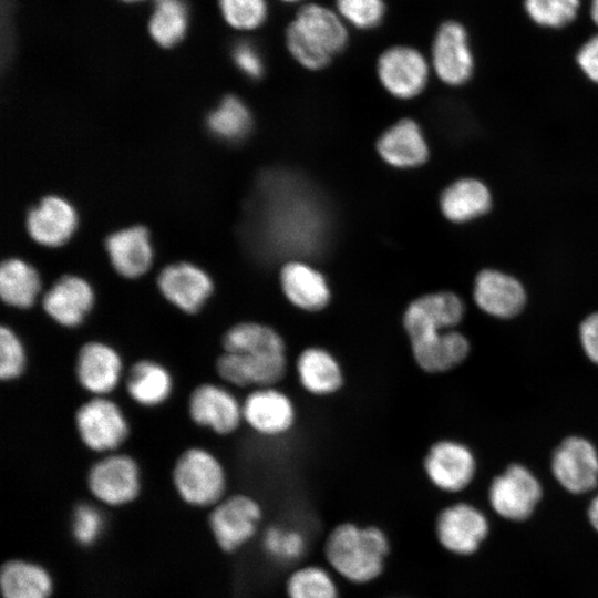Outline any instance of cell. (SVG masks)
I'll return each mask as SVG.
<instances>
[{
	"label": "cell",
	"mask_w": 598,
	"mask_h": 598,
	"mask_svg": "<svg viewBox=\"0 0 598 598\" xmlns=\"http://www.w3.org/2000/svg\"><path fill=\"white\" fill-rule=\"evenodd\" d=\"M224 352L216 361L218 375L228 384L246 388L271 386L285 378L286 342L271 326L243 321L223 336Z\"/></svg>",
	"instance_id": "1"
},
{
	"label": "cell",
	"mask_w": 598,
	"mask_h": 598,
	"mask_svg": "<svg viewBox=\"0 0 598 598\" xmlns=\"http://www.w3.org/2000/svg\"><path fill=\"white\" fill-rule=\"evenodd\" d=\"M348 32L340 18L319 4L301 7L286 31V44L303 68L321 70L343 51Z\"/></svg>",
	"instance_id": "2"
},
{
	"label": "cell",
	"mask_w": 598,
	"mask_h": 598,
	"mask_svg": "<svg viewBox=\"0 0 598 598\" xmlns=\"http://www.w3.org/2000/svg\"><path fill=\"white\" fill-rule=\"evenodd\" d=\"M389 553V542L377 527L353 524L337 526L326 544L330 565L352 582H367L377 578Z\"/></svg>",
	"instance_id": "3"
},
{
	"label": "cell",
	"mask_w": 598,
	"mask_h": 598,
	"mask_svg": "<svg viewBox=\"0 0 598 598\" xmlns=\"http://www.w3.org/2000/svg\"><path fill=\"white\" fill-rule=\"evenodd\" d=\"M173 484L185 503L206 507L220 502L226 488V473L212 452L203 447H190L176 460Z\"/></svg>",
	"instance_id": "4"
},
{
	"label": "cell",
	"mask_w": 598,
	"mask_h": 598,
	"mask_svg": "<svg viewBox=\"0 0 598 598\" xmlns=\"http://www.w3.org/2000/svg\"><path fill=\"white\" fill-rule=\"evenodd\" d=\"M75 426L82 443L89 450L103 454L115 452L130 433L123 410L107 396H93L80 405Z\"/></svg>",
	"instance_id": "5"
},
{
	"label": "cell",
	"mask_w": 598,
	"mask_h": 598,
	"mask_svg": "<svg viewBox=\"0 0 598 598\" xmlns=\"http://www.w3.org/2000/svg\"><path fill=\"white\" fill-rule=\"evenodd\" d=\"M92 495L109 506L133 502L141 491V471L137 462L127 454L109 453L96 461L87 473Z\"/></svg>",
	"instance_id": "6"
},
{
	"label": "cell",
	"mask_w": 598,
	"mask_h": 598,
	"mask_svg": "<svg viewBox=\"0 0 598 598\" xmlns=\"http://www.w3.org/2000/svg\"><path fill=\"white\" fill-rule=\"evenodd\" d=\"M542 493L539 481L527 467L512 464L493 480L488 498L501 517L524 520L534 512Z\"/></svg>",
	"instance_id": "7"
},
{
	"label": "cell",
	"mask_w": 598,
	"mask_h": 598,
	"mask_svg": "<svg viewBox=\"0 0 598 598\" xmlns=\"http://www.w3.org/2000/svg\"><path fill=\"white\" fill-rule=\"evenodd\" d=\"M377 73L389 94L399 100H412L424 91L430 71L420 51L396 45L379 56Z\"/></svg>",
	"instance_id": "8"
},
{
	"label": "cell",
	"mask_w": 598,
	"mask_h": 598,
	"mask_svg": "<svg viewBox=\"0 0 598 598\" xmlns=\"http://www.w3.org/2000/svg\"><path fill=\"white\" fill-rule=\"evenodd\" d=\"M557 482L573 494H584L598 485V452L585 437H566L551 457Z\"/></svg>",
	"instance_id": "9"
},
{
	"label": "cell",
	"mask_w": 598,
	"mask_h": 598,
	"mask_svg": "<svg viewBox=\"0 0 598 598\" xmlns=\"http://www.w3.org/2000/svg\"><path fill=\"white\" fill-rule=\"evenodd\" d=\"M241 405L243 421L259 435L281 436L295 425V404L275 385L254 389Z\"/></svg>",
	"instance_id": "10"
},
{
	"label": "cell",
	"mask_w": 598,
	"mask_h": 598,
	"mask_svg": "<svg viewBox=\"0 0 598 598\" xmlns=\"http://www.w3.org/2000/svg\"><path fill=\"white\" fill-rule=\"evenodd\" d=\"M432 65L437 78L450 86H461L473 75L474 58L464 27L444 22L432 45Z\"/></svg>",
	"instance_id": "11"
},
{
	"label": "cell",
	"mask_w": 598,
	"mask_h": 598,
	"mask_svg": "<svg viewBox=\"0 0 598 598\" xmlns=\"http://www.w3.org/2000/svg\"><path fill=\"white\" fill-rule=\"evenodd\" d=\"M423 467L427 478L445 492H460L470 485L476 462L472 451L464 444L452 441H437L427 450Z\"/></svg>",
	"instance_id": "12"
},
{
	"label": "cell",
	"mask_w": 598,
	"mask_h": 598,
	"mask_svg": "<svg viewBox=\"0 0 598 598\" xmlns=\"http://www.w3.org/2000/svg\"><path fill=\"white\" fill-rule=\"evenodd\" d=\"M188 413L195 424L219 435L235 432L243 422L241 403L227 388L215 383H203L193 390Z\"/></svg>",
	"instance_id": "13"
},
{
	"label": "cell",
	"mask_w": 598,
	"mask_h": 598,
	"mask_svg": "<svg viewBox=\"0 0 598 598\" xmlns=\"http://www.w3.org/2000/svg\"><path fill=\"white\" fill-rule=\"evenodd\" d=\"M261 518L259 504L247 495H234L215 505L209 525L217 544L233 551L252 537Z\"/></svg>",
	"instance_id": "14"
},
{
	"label": "cell",
	"mask_w": 598,
	"mask_h": 598,
	"mask_svg": "<svg viewBox=\"0 0 598 598\" xmlns=\"http://www.w3.org/2000/svg\"><path fill=\"white\" fill-rule=\"evenodd\" d=\"M157 285L171 305L188 315L197 313L214 291L209 275L189 262L165 267L158 275Z\"/></svg>",
	"instance_id": "15"
},
{
	"label": "cell",
	"mask_w": 598,
	"mask_h": 598,
	"mask_svg": "<svg viewBox=\"0 0 598 598\" xmlns=\"http://www.w3.org/2000/svg\"><path fill=\"white\" fill-rule=\"evenodd\" d=\"M465 313L462 298L452 291H435L413 299L402 324L408 338L437 329H455Z\"/></svg>",
	"instance_id": "16"
},
{
	"label": "cell",
	"mask_w": 598,
	"mask_h": 598,
	"mask_svg": "<svg viewBox=\"0 0 598 598\" xmlns=\"http://www.w3.org/2000/svg\"><path fill=\"white\" fill-rule=\"evenodd\" d=\"M473 299L485 313L498 319H511L524 309L527 293L516 277L486 268L474 279Z\"/></svg>",
	"instance_id": "17"
},
{
	"label": "cell",
	"mask_w": 598,
	"mask_h": 598,
	"mask_svg": "<svg viewBox=\"0 0 598 598\" xmlns=\"http://www.w3.org/2000/svg\"><path fill=\"white\" fill-rule=\"evenodd\" d=\"M75 375L80 385L94 396H106L120 384L123 362L116 349L102 341H89L78 352Z\"/></svg>",
	"instance_id": "18"
},
{
	"label": "cell",
	"mask_w": 598,
	"mask_h": 598,
	"mask_svg": "<svg viewBox=\"0 0 598 598\" xmlns=\"http://www.w3.org/2000/svg\"><path fill=\"white\" fill-rule=\"evenodd\" d=\"M488 534V522L474 506L458 503L441 512L436 520V535L447 550L470 555L477 550Z\"/></svg>",
	"instance_id": "19"
},
{
	"label": "cell",
	"mask_w": 598,
	"mask_h": 598,
	"mask_svg": "<svg viewBox=\"0 0 598 598\" xmlns=\"http://www.w3.org/2000/svg\"><path fill=\"white\" fill-rule=\"evenodd\" d=\"M94 302L95 295L91 285L79 276L66 275L44 293L42 308L58 324L75 328L84 322Z\"/></svg>",
	"instance_id": "20"
},
{
	"label": "cell",
	"mask_w": 598,
	"mask_h": 598,
	"mask_svg": "<svg viewBox=\"0 0 598 598\" xmlns=\"http://www.w3.org/2000/svg\"><path fill=\"white\" fill-rule=\"evenodd\" d=\"M375 148L380 158L396 169L420 167L430 157V147L421 126L409 117L388 127L379 136Z\"/></svg>",
	"instance_id": "21"
},
{
	"label": "cell",
	"mask_w": 598,
	"mask_h": 598,
	"mask_svg": "<svg viewBox=\"0 0 598 598\" xmlns=\"http://www.w3.org/2000/svg\"><path fill=\"white\" fill-rule=\"evenodd\" d=\"M279 282L285 298L299 310L319 312L331 300V289L326 276L301 260H290L279 271Z\"/></svg>",
	"instance_id": "22"
},
{
	"label": "cell",
	"mask_w": 598,
	"mask_h": 598,
	"mask_svg": "<svg viewBox=\"0 0 598 598\" xmlns=\"http://www.w3.org/2000/svg\"><path fill=\"white\" fill-rule=\"evenodd\" d=\"M416 364L427 373L460 365L470 353L468 339L456 329L439 330L410 340Z\"/></svg>",
	"instance_id": "23"
},
{
	"label": "cell",
	"mask_w": 598,
	"mask_h": 598,
	"mask_svg": "<svg viewBox=\"0 0 598 598\" xmlns=\"http://www.w3.org/2000/svg\"><path fill=\"white\" fill-rule=\"evenodd\" d=\"M440 210L453 224H465L486 215L493 206V195L483 181L461 177L447 185L439 199Z\"/></svg>",
	"instance_id": "24"
},
{
	"label": "cell",
	"mask_w": 598,
	"mask_h": 598,
	"mask_svg": "<svg viewBox=\"0 0 598 598\" xmlns=\"http://www.w3.org/2000/svg\"><path fill=\"white\" fill-rule=\"evenodd\" d=\"M27 227L37 243L49 247L61 246L76 227V214L63 198L49 196L29 212Z\"/></svg>",
	"instance_id": "25"
},
{
	"label": "cell",
	"mask_w": 598,
	"mask_h": 598,
	"mask_svg": "<svg viewBox=\"0 0 598 598\" xmlns=\"http://www.w3.org/2000/svg\"><path fill=\"white\" fill-rule=\"evenodd\" d=\"M296 371L301 386L312 395H331L343 386L341 364L322 347L303 349L297 358Z\"/></svg>",
	"instance_id": "26"
},
{
	"label": "cell",
	"mask_w": 598,
	"mask_h": 598,
	"mask_svg": "<svg viewBox=\"0 0 598 598\" xmlns=\"http://www.w3.org/2000/svg\"><path fill=\"white\" fill-rule=\"evenodd\" d=\"M106 249L114 269L125 278H138L152 265L153 251L148 233L143 226L112 234L106 240Z\"/></svg>",
	"instance_id": "27"
},
{
	"label": "cell",
	"mask_w": 598,
	"mask_h": 598,
	"mask_svg": "<svg viewBox=\"0 0 598 598\" xmlns=\"http://www.w3.org/2000/svg\"><path fill=\"white\" fill-rule=\"evenodd\" d=\"M173 386V378L167 368L148 359L136 361L125 378L128 396L145 408L158 406L166 402Z\"/></svg>",
	"instance_id": "28"
},
{
	"label": "cell",
	"mask_w": 598,
	"mask_h": 598,
	"mask_svg": "<svg viewBox=\"0 0 598 598\" xmlns=\"http://www.w3.org/2000/svg\"><path fill=\"white\" fill-rule=\"evenodd\" d=\"M0 587L3 598H50L53 581L41 565L16 559L3 565Z\"/></svg>",
	"instance_id": "29"
},
{
	"label": "cell",
	"mask_w": 598,
	"mask_h": 598,
	"mask_svg": "<svg viewBox=\"0 0 598 598\" xmlns=\"http://www.w3.org/2000/svg\"><path fill=\"white\" fill-rule=\"evenodd\" d=\"M41 291V280L35 268L12 258L0 268V296L2 301L17 309L31 308Z\"/></svg>",
	"instance_id": "30"
},
{
	"label": "cell",
	"mask_w": 598,
	"mask_h": 598,
	"mask_svg": "<svg viewBox=\"0 0 598 598\" xmlns=\"http://www.w3.org/2000/svg\"><path fill=\"white\" fill-rule=\"evenodd\" d=\"M251 124L252 117L247 105L234 95L226 96L207 117L210 132L228 142L246 137Z\"/></svg>",
	"instance_id": "31"
},
{
	"label": "cell",
	"mask_w": 598,
	"mask_h": 598,
	"mask_svg": "<svg viewBox=\"0 0 598 598\" xmlns=\"http://www.w3.org/2000/svg\"><path fill=\"white\" fill-rule=\"evenodd\" d=\"M187 27V11L182 0H155L150 32L162 47L169 48L181 41Z\"/></svg>",
	"instance_id": "32"
},
{
	"label": "cell",
	"mask_w": 598,
	"mask_h": 598,
	"mask_svg": "<svg viewBox=\"0 0 598 598\" xmlns=\"http://www.w3.org/2000/svg\"><path fill=\"white\" fill-rule=\"evenodd\" d=\"M289 598H338L331 576L320 567H305L293 573L287 585Z\"/></svg>",
	"instance_id": "33"
},
{
	"label": "cell",
	"mask_w": 598,
	"mask_h": 598,
	"mask_svg": "<svg viewBox=\"0 0 598 598\" xmlns=\"http://www.w3.org/2000/svg\"><path fill=\"white\" fill-rule=\"evenodd\" d=\"M579 0H524L528 17L538 25L561 28L577 16Z\"/></svg>",
	"instance_id": "34"
},
{
	"label": "cell",
	"mask_w": 598,
	"mask_h": 598,
	"mask_svg": "<svg viewBox=\"0 0 598 598\" xmlns=\"http://www.w3.org/2000/svg\"><path fill=\"white\" fill-rule=\"evenodd\" d=\"M27 365V352L16 331L3 324L0 329V378L12 381L22 375Z\"/></svg>",
	"instance_id": "35"
},
{
	"label": "cell",
	"mask_w": 598,
	"mask_h": 598,
	"mask_svg": "<svg viewBox=\"0 0 598 598\" xmlns=\"http://www.w3.org/2000/svg\"><path fill=\"white\" fill-rule=\"evenodd\" d=\"M225 20L239 30H252L264 23L266 0H219Z\"/></svg>",
	"instance_id": "36"
},
{
	"label": "cell",
	"mask_w": 598,
	"mask_h": 598,
	"mask_svg": "<svg viewBox=\"0 0 598 598\" xmlns=\"http://www.w3.org/2000/svg\"><path fill=\"white\" fill-rule=\"evenodd\" d=\"M266 551L281 561H293L302 556L306 540L301 533L281 527H270L264 537Z\"/></svg>",
	"instance_id": "37"
},
{
	"label": "cell",
	"mask_w": 598,
	"mask_h": 598,
	"mask_svg": "<svg viewBox=\"0 0 598 598\" xmlns=\"http://www.w3.org/2000/svg\"><path fill=\"white\" fill-rule=\"evenodd\" d=\"M339 13L359 29L379 25L385 13L384 0H336Z\"/></svg>",
	"instance_id": "38"
},
{
	"label": "cell",
	"mask_w": 598,
	"mask_h": 598,
	"mask_svg": "<svg viewBox=\"0 0 598 598\" xmlns=\"http://www.w3.org/2000/svg\"><path fill=\"white\" fill-rule=\"evenodd\" d=\"M104 529V516L92 504H80L73 514L72 533L76 542L89 546L94 544Z\"/></svg>",
	"instance_id": "39"
},
{
	"label": "cell",
	"mask_w": 598,
	"mask_h": 598,
	"mask_svg": "<svg viewBox=\"0 0 598 598\" xmlns=\"http://www.w3.org/2000/svg\"><path fill=\"white\" fill-rule=\"evenodd\" d=\"M579 340L587 358L598 365V311L587 316L580 323Z\"/></svg>",
	"instance_id": "40"
},
{
	"label": "cell",
	"mask_w": 598,
	"mask_h": 598,
	"mask_svg": "<svg viewBox=\"0 0 598 598\" xmlns=\"http://www.w3.org/2000/svg\"><path fill=\"white\" fill-rule=\"evenodd\" d=\"M237 66L248 76L258 79L264 73V64L257 50L248 43H240L234 50Z\"/></svg>",
	"instance_id": "41"
},
{
	"label": "cell",
	"mask_w": 598,
	"mask_h": 598,
	"mask_svg": "<svg viewBox=\"0 0 598 598\" xmlns=\"http://www.w3.org/2000/svg\"><path fill=\"white\" fill-rule=\"evenodd\" d=\"M576 61L587 79L598 84V35L584 43L576 55Z\"/></svg>",
	"instance_id": "42"
},
{
	"label": "cell",
	"mask_w": 598,
	"mask_h": 598,
	"mask_svg": "<svg viewBox=\"0 0 598 598\" xmlns=\"http://www.w3.org/2000/svg\"><path fill=\"white\" fill-rule=\"evenodd\" d=\"M588 519L598 532V494L592 498L588 507Z\"/></svg>",
	"instance_id": "43"
},
{
	"label": "cell",
	"mask_w": 598,
	"mask_h": 598,
	"mask_svg": "<svg viewBox=\"0 0 598 598\" xmlns=\"http://www.w3.org/2000/svg\"><path fill=\"white\" fill-rule=\"evenodd\" d=\"M590 16L592 21L598 25V0H591Z\"/></svg>",
	"instance_id": "44"
},
{
	"label": "cell",
	"mask_w": 598,
	"mask_h": 598,
	"mask_svg": "<svg viewBox=\"0 0 598 598\" xmlns=\"http://www.w3.org/2000/svg\"><path fill=\"white\" fill-rule=\"evenodd\" d=\"M281 1H285V2H297V1H300V0H281Z\"/></svg>",
	"instance_id": "45"
},
{
	"label": "cell",
	"mask_w": 598,
	"mask_h": 598,
	"mask_svg": "<svg viewBox=\"0 0 598 598\" xmlns=\"http://www.w3.org/2000/svg\"><path fill=\"white\" fill-rule=\"evenodd\" d=\"M123 1H138V0H123Z\"/></svg>",
	"instance_id": "46"
}]
</instances>
